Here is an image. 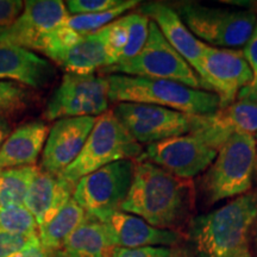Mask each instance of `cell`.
Listing matches in <instances>:
<instances>
[{
	"label": "cell",
	"instance_id": "6da1fadb",
	"mask_svg": "<svg viewBox=\"0 0 257 257\" xmlns=\"http://www.w3.org/2000/svg\"><path fill=\"white\" fill-rule=\"evenodd\" d=\"M189 180L138 157L134 179L120 211L142 218L159 229L170 230L184 219L191 200Z\"/></svg>",
	"mask_w": 257,
	"mask_h": 257
},
{
	"label": "cell",
	"instance_id": "7a4b0ae2",
	"mask_svg": "<svg viewBox=\"0 0 257 257\" xmlns=\"http://www.w3.org/2000/svg\"><path fill=\"white\" fill-rule=\"evenodd\" d=\"M257 220V189L217 210L194 217L188 239L192 257H239L249 251V236Z\"/></svg>",
	"mask_w": 257,
	"mask_h": 257
},
{
	"label": "cell",
	"instance_id": "3957f363",
	"mask_svg": "<svg viewBox=\"0 0 257 257\" xmlns=\"http://www.w3.org/2000/svg\"><path fill=\"white\" fill-rule=\"evenodd\" d=\"M111 102H136L170 108L189 115L210 114L220 108L219 96L169 80L147 79L123 74L107 75Z\"/></svg>",
	"mask_w": 257,
	"mask_h": 257
},
{
	"label": "cell",
	"instance_id": "277c9868",
	"mask_svg": "<svg viewBox=\"0 0 257 257\" xmlns=\"http://www.w3.org/2000/svg\"><path fill=\"white\" fill-rule=\"evenodd\" d=\"M255 162V136L236 134L230 137L201 178L200 187L207 202L214 204L251 191Z\"/></svg>",
	"mask_w": 257,
	"mask_h": 257
},
{
	"label": "cell",
	"instance_id": "5b68a950",
	"mask_svg": "<svg viewBox=\"0 0 257 257\" xmlns=\"http://www.w3.org/2000/svg\"><path fill=\"white\" fill-rule=\"evenodd\" d=\"M143 148L112 111L96 117L95 124L76 160L59 175L75 185L83 176L120 160H136Z\"/></svg>",
	"mask_w": 257,
	"mask_h": 257
},
{
	"label": "cell",
	"instance_id": "8992f818",
	"mask_svg": "<svg viewBox=\"0 0 257 257\" xmlns=\"http://www.w3.org/2000/svg\"><path fill=\"white\" fill-rule=\"evenodd\" d=\"M101 72L108 75L123 74L147 79L169 80L195 89L213 92L184 57L170 46L153 21L149 23V35L143 49L133 59L107 67Z\"/></svg>",
	"mask_w": 257,
	"mask_h": 257
},
{
	"label": "cell",
	"instance_id": "52a82bcc",
	"mask_svg": "<svg viewBox=\"0 0 257 257\" xmlns=\"http://www.w3.org/2000/svg\"><path fill=\"white\" fill-rule=\"evenodd\" d=\"M193 35L208 46L223 49L244 47L257 24V16L246 10L211 8L181 3L175 10Z\"/></svg>",
	"mask_w": 257,
	"mask_h": 257
},
{
	"label": "cell",
	"instance_id": "ba28073f",
	"mask_svg": "<svg viewBox=\"0 0 257 257\" xmlns=\"http://www.w3.org/2000/svg\"><path fill=\"white\" fill-rule=\"evenodd\" d=\"M135 160H120L83 176L75 184L73 198L88 216L104 221L120 211L134 179Z\"/></svg>",
	"mask_w": 257,
	"mask_h": 257
},
{
	"label": "cell",
	"instance_id": "9c48e42d",
	"mask_svg": "<svg viewBox=\"0 0 257 257\" xmlns=\"http://www.w3.org/2000/svg\"><path fill=\"white\" fill-rule=\"evenodd\" d=\"M108 91L107 76L66 73L59 87L50 96L44 115L49 120L99 117L108 111Z\"/></svg>",
	"mask_w": 257,
	"mask_h": 257
},
{
	"label": "cell",
	"instance_id": "30bf717a",
	"mask_svg": "<svg viewBox=\"0 0 257 257\" xmlns=\"http://www.w3.org/2000/svg\"><path fill=\"white\" fill-rule=\"evenodd\" d=\"M113 113L140 144L149 146L191 131V115L161 106L120 102Z\"/></svg>",
	"mask_w": 257,
	"mask_h": 257
},
{
	"label": "cell",
	"instance_id": "8fae6325",
	"mask_svg": "<svg viewBox=\"0 0 257 257\" xmlns=\"http://www.w3.org/2000/svg\"><path fill=\"white\" fill-rule=\"evenodd\" d=\"M189 134L217 152L236 134H257V96L239 92L237 100L210 114L191 115Z\"/></svg>",
	"mask_w": 257,
	"mask_h": 257
},
{
	"label": "cell",
	"instance_id": "7c38bea8",
	"mask_svg": "<svg viewBox=\"0 0 257 257\" xmlns=\"http://www.w3.org/2000/svg\"><path fill=\"white\" fill-rule=\"evenodd\" d=\"M218 152L193 135L167 138L149 144L140 157L173 174L191 180L206 172Z\"/></svg>",
	"mask_w": 257,
	"mask_h": 257
},
{
	"label": "cell",
	"instance_id": "4fadbf2b",
	"mask_svg": "<svg viewBox=\"0 0 257 257\" xmlns=\"http://www.w3.org/2000/svg\"><path fill=\"white\" fill-rule=\"evenodd\" d=\"M69 14L61 0H29L14 23L0 28V43L40 51L48 34L66 23Z\"/></svg>",
	"mask_w": 257,
	"mask_h": 257
},
{
	"label": "cell",
	"instance_id": "5bb4252c",
	"mask_svg": "<svg viewBox=\"0 0 257 257\" xmlns=\"http://www.w3.org/2000/svg\"><path fill=\"white\" fill-rule=\"evenodd\" d=\"M201 79L219 96L220 108L238 98L252 82V72L242 50L223 49L206 44L201 59Z\"/></svg>",
	"mask_w": 257,
	"mask_h": 257
},
{
	"label": "cell",
	"instance_id": "9a60e30c",
	"mask_svg": "<svg viewBox=\"0 0 257 257\" xmlns=\"http://www.w3.org/2000/svg\"><path fill=\"white\" fill-rule=\"evenodd\" d=\"M96 117L57 119L48 134L42 154V169L60 175L80 155L94 126Z\"/></svg>",
	"mask_w": 257,
	"mask_h": 257
},
{
	"label": "cell",
	"instance_id": "2e32d148",
	"mask_svg": "<svg viewBox=\"0 0 257 257\" xmlns=\"http://www.w3.org/2000/svg\"><path fill=\"white\" fill-rule=\"evenodd\" d=\"M138 12L146 15L150 21L155 22L170 46L184 57L186 62L201 79V59L206 43H202L192 34L180 18L178 12L170 6L159 2H150L141 5Z\"/></svg>",
	"mask_w": 257,
	"mask_h": 257
},
{
	"label": "cell",
	"instance_id": "e0dca14e",
	"mask_svg": "<svg viewBox=\"0 0 257 257\" xmlns=\"http://www.w3.org/2000/svg\"><path fill=\"white\" fill-rule=\"evenodd\" d=\"M102 223L110 231L114 248L173 246L181 240V236L176 231L159 229L142 218L123 211L113 212Z\"/></svg>",
	"mask_w": 257,
	"mask_h": 257
},
{
	"label": "cell",
	"instance_id": "ac0fdd59",
	"mask_svg": "<svg viewBox=\"0 0 257 257\" xmlns=\"http://www.w3.org/2000/svg\"><path fill=\"white\" fill-rule=\"evenodd\" d=\"M55 76L49 61L24 48L0 43V80L40 88Z\"/></svg>",
	"mask_w": 257,
	"mask_h": 257
},
{
	"label": "cell",
	"instance_id": "d6986e66",
	"mask_svg": "<svg viewBox=\"0 0 257 257\" xmlns=\"http://www.w3.org/2000/svg\"><path fill=\"white\" fill-rule=\"evenodd\" d=\"M75 185L38 168L29 192L24 206L36 218L38 229L73 198Z\"/></svg>",
	"mask_w": 257,
	"mask_h": 257
},
{
	"label": "cell",
	"instance_id": "ffe728a7",
	"mask_svg": "<svg viewBox=\"0 0 257 257\" xmlns=\"http://www.w3.org/2000/svg\"><path fill=\"white\" fill-rule=\"evenodd\" d=\"M49 128L42 120L18 126L0 148V169L36 165L46 146Z\"/></svg>",
	"mask_w": 257,
	"mask_h": 257
},
{
	"label": "cell",
	"instance_id": "44dd1931",
	"mask_svg": "<svg viewBox=\"0 0 257 257\" xmlns=\"http://www.w3.org/2000/svg\"><path fill=\"white\" fill-rule=\"evenodd\" d=\"M67 73L87 75L110 66L100 32L82 36L74 46L50 59Z\"/></svg>",
	"mask_w": 257,
	"mask_h": 257
},
{
	"label": "cell",
	"instance_id": "7402d4cb",
	"mask_svg": "<svg viewBox=\"0 0 257 257\" xmlns=\"http://www.w3.org/2000/svg\"><path fill=\"white\" fill-rule=\"evenodd\" d=\"M113 248L107 226L88 214L63 245L72 257H110Z\"/></svg>",
	"mask_w": 257,
	"mask_h": 257
},
{
	"label": "cell",
	"instance_id": "603a6c76",
	"mask_svg": "<svg viewBox=\"0 0 257 257\" xmlns=\"http://www.w3.org/2000/svg\"><path fill=\"white\" fill-rule=\"evenodd\" d=\"M87 213L74 198L67 202L47 224L40 227L41 244L48 252L62 249L68 237L81 225Z\"/></svg>",
	"mask_w": 257,
	"mask_h": 257
},
{
	"label": "cell",
	"instance_id": "cb8c5ba5",
	"mask_svg": "<svg viewBox=\"0 0 257 257\" xmlns=\"http://www.w3.org/2000/svg\"><path fill=\"white\" fill-rule=\"evenodd\" d=\"M37 170L36 166L0 169V210L24 206L25 198Z\"/></svg>",
	"mask_w": 257,
	"mask_h": 257
},
{
	"label": "cell",
	"instance_id": "d4e9b609",
	"mask_svg": "<svg viewBox=\"0 0 257 257\" xmlns=\"http://www.w3.org/2000/svg\"><path fill=\"white\" fill-rule=\"evenodd\" d=\"M141 3L138 0H124L117 8L108 10L105 12L91 15H80V16H69L66 21V25L75 31L76 34L86 36V35L94 34L106 25L114 22L117 18H120L121 15L130 11L131 9L136 8Z\"/></svg>",
	"mask_w": 257,
	"mask_h": 257
},
{
	"label": "cell",
	"instance_id": "484cf974",
	"mask_svg": "<svg viewBox=\"0 0 257 257\" xmlns=\"http://www.w3.org/2000/svg\"><path fill=\"white\" fill-rule=\"evenodd\" d=\"M120 18L127 34L126 46L120 60V62H124L133 59L143 49L149 35L150 19L141 12H133Z\"/></svg>",
	"mask_w": 257,
	"mask_h": 257
},
{
	"label": "cell",
	"instance_id": "4316f807",
	"mask_svg": "<svg viewBox=\"0 0 257 257\" xmlns=\"http://www.w3.org/2000/svg\"><path fill=\"white\" fill-rule=\"evenodd\" d=\"M36 218L25 206L0 210V231L18 234H37Z\"/></svg>",
	"mask_w": 257,
	"mask_h": 257
},
{
	"label": "cell",
	"instance_id": "83f0119b",
	"mask_svg": "<svg viewBox=\"0 0 257 257\" xmlns=\"http://www.w3.org/2000/svg\"><path fill=\"white\" fill-rule=\"evenodd\" d=\"M99 32H100L102 41H104L110 66L120 62L127 42V34L123 22H121V18L115 19L114 22L100 29Z\"/></svg>",
	"mask_w": 257,
	"mask_h": 257
},
{
	"label": "cell",
	"instance_id": "f1b7e54d",
	"mask_svg": "<svg viewBox=\"0 0 257 257\" xmlns=\"http://www.w3.org/2000/svg\"><path fill=\"white\" fill-rule=\"evenodd\" d=\"M30 92L27 86L0 80V113H14L27 107Z\"/></svg>",
	"mask_w": 257,
	"mask_h": 257
},
{
	"label": "cell",
	"instance_id": "f546056e",
	"mask_svg": "<svg viewBox=\"0 0 257 257\" xmlns=\"http://www.w3.org/2000/svg\"><path fill=\"white\" fill-rule=\"evenodd\" d=\"M40 244L38 234H18L0 231V257H15Z\"/></svg>",
	"mask_w": 257,
	"mask_h": 257
},
{
	"label": "cell",
	"instance_id": "4dcf8cb0",
	"mask_svg": "<svg viewBox=\"0 0 257 257\" xmlns=\"http://www.w3.org/2000/svg\"><path fill=\"white\" fill-rule=\"evenodd\" d=\"M124 0H68L66 2L69 16L91 15L105 12L119 6Z\"/></svg>",
	"mask_w": 257,
	"mask_h": 257
},
{
	"label": "cell",
	"instance_id": "1f68e13d",
	"mask_svg": "<svg viewBox=\"0 0 257 257\" xmlns=\"http://www.w3.org/2000/svg\"><path fill=\"white\" fill-rule=\"evenodd\" d=\"M110 257H184V255L172 246H144L136 249L113 248Z\"/></svg>",
	"mask_w": 257,
	"mask_h": 257
},
{
	"label": "cell",
	"instance_id": "d6a6232c",
	"mask_svg": "<svg viewBox=\"0 0 257 257\" xmlns=\"http://www.w3.org/2000/svg\"><path fill=\"white\" fill-rule=\"evenodd\" d=\"M243 54L245 60L248 61L250 69L252 72V82L248 87L243 88L240 92L248 93V94H252L257 96V24L251 37L246 42V44L243 48Z\"/></svg>",
	"mask_w": 257,
	"mask_h": 257
},
{
	"label": "cell",
	"instance_id": "836d02e7",
	"mask_svg": "<svg viewBox=\"0 0 257 257\" xmlns=\"http://www.w3.org/2000/svg\"><path fill=\"white\" fill-rule=\"evenodd\" d=\"M24 10V2L21 0H0V28L14 23Z\"/></svg>",
	"mask_w": 257,
	"mask_h": 257
},
{
	"label": "cell",
	"instance_id": "e575fe53",
	"mask_svg": "<svg viewBox=\"0 0 257 257\" xmlns=\"http://www.w3.org/2000/svg\"><path fill=\"white\" fill-rule=\"evenodd\" d=\"M15 257H50V253L42 246V244H40V245L34 246V248L29 249Z\"/></svg>",
	"mask_w": 257,
	"mask_h": 257
},
{
	"label": "cell",
	"instance_id": "d590c367",
	"mask_svg": "<svg viewBox=\"0 0 257 257\" xmlns=\"http://www.w3.org/2000/svg\"><path fill=\"white\" fill-rule=\"evenodd\" d=\"M10 136V126L4 119L0 118V148L5 142L6 138Z\"/></svg>",
	"mask_w": 257,
	"mask_h": 257
},
{
	"label": "cell",
	"instance_id": "8d00e7d4",
	"mask_svg": "<svg viewBox=\"0 0 257 257\" xmlns=\"http://www.w3.org/2000/svg\"><path fill=\"white\" fill-rule=\"evenodd\" d=\"M49 253H50V257H72L63 248L56 250V251L49 252Z\"/></svg>",
	"mask_w": 257,
	"mask_h": 257
},
{
	"label": "cell",
	"instance_id": "74e56055",
	"mask_svg": "<svg viewBox=\"0 0 257 257\" xmlns=\"http://www.w3.org/2000/svg\"><path fill=\"white\" fill-rule=\"evenodd\" d=\"M256 162H255V178H253V181L257 182V134H256Z\"/></svg>",
	"mask_w": 257,
	"mask_h": 257
},
{
	"label": "cell",
	"instance_id": "f35d334b",
	"mask_svg": "<svg viewBox=\"0 0 257 257\" xmlns=\"http://www.w3.org/2000/svg\"><path fill=\"white\" fill-rule=\"evenodd\" d=\"M239 257H251V253H250V251H245L242 256H239Z\"/></svg>",
	"mask_w": 257,
	"mask_h": 257
},
{
	"label": "cell",
	"instance_id": "ab89813d",
	"mask_svg": "<svg viewBox=\"0 0 257 257\" xmlns=\"http://www.w3.org/2000/svg\"><path fill=\"white\" fill-rule=\"evenodd\" d=\"M256 248H257V229H256Z\"/></svg>",
	"mask_w": 257,
	"mask_h": 257
},
{
	"label": "cell",
	"instance_id": "60d3db41",
	"mask_svg": "<svg viewBox=\"0 0 257 257\" xmlns=\"http://www.w3.org/2000/svg\"><path fill=\"white\" fill-rule=\"evenodd\" d=\"M255 14H256V16H257V3H256V12H255Z\"/></svg>",
	"mask_w": 257,
	"mask_h": 257
}]
</instances>
